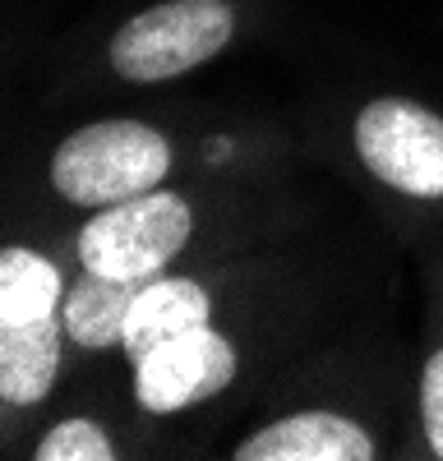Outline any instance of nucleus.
<instances>
[{
  "instance_id": "4",
  "label": "nucleus",
  "mask_w": 443,
  "mask_h": 461,
  "mask_svg": "<svg viewBox=\"0 0 443 461\" xmlns=\"http://www.w3.org/2000/svg\"><path fill=\"white\" fill-rule=\"evenodd\" d=\"M356 152L384 185L402 189L411 199L443 194V121L434 111L379 97L356 115Z\"/></svg>"
},
{
  "instance_id": "2",
  "label": "nucleus",
  "mask_w": 443,
  "mask_h": 461,
  "mask_svg": "<svg viewBox=\"0 0 443 461\" xmlns=\"http://www.w3.org/2000/svg\"><path fill=\"white\" fill-rule=\"evenodd\" d=\"M236 32L227 0H162L111 37V69L130 84H167L212 60Z\"/></svg>"
},
{
  "instance_id": "12",
  "label": "nucleus",
  "mask_w": 443,
  "mask_h": 461,
  "mask_svg": "<svg viewBox=\"0 0 443 461\" xmlns=\"http://www.w3.org/2000/svg\"><path fill=\"white\" fill-rule=\"evenodd\" d=\"M420 420H425V438L443 456V351L429 356L425 378H420Z\"/></svg>"
},
{
  "instance_id": "5",
  "label": "nucleus",
  "mask_w": 443,
  "mask_h": 461,
  "mask_svg": "<svg viewBox=\"0 0 443 461\" xmlns=\"http://www.w3.org/2000/svg\"><path fill=\"white\" fill-rule=\"evenodd\" d=\"M231 378H236V346L203 323L180 337H167L134 365V397L143 411L171 415L217 397Z\"/></svg>"
},
{
  "instance_id": "7",
  "label": "nucleus",
  "mask_w": 443,
  "mask_h": 461,
  "mask_svg": "<svg viewBox=\"0 0 443 461\" xmlns=\"http://www.w3.org/2000/svg\"><path fill=\"white\" fill-rule=\"evenodd\" d=\"M208 323V291L190 277H148L143 291L130 304V319H125V356L139 365L153 346H162L167 337H180L190 328Z\"/></svg>"
},
{
  "instance_id": "9",
  "label": "nucleus",
  "mask_w": 443,
  "mask_h": 461,
  "mask_svg": "<svg viewBox=\"0 0 443 461\" xmlns=\"http://www.w3.org/2000/svg\"><path fill=\"white\" fill-rule=\"evenodd\" d=\"M143 291V282H125V277H106L84 267V277L69 286V295L60 300V323L69 332V341L102 351V346H121L125 337V319L130 304Z\"/></svg>"
},
{
  "instance_id": "8",
  "label": "nucleus",
  "mask_w": 443,
  "mask_h": 461,
  "mask_svg": "<svg viewBox=\"0 0 443 461\" xmlns=\"http://www.w3.org/2000/svg\"><path fill=\"white\" fill-rule=\"evenodd\" d=\"M60 319H23L5 323L0 319V397L10 406H37L60 369Z\"/></svg>"
},
{
  "instance_id": "10",
  "label": "nucleus",
  "mask_w": 443,
  "mask_h": 461,
  "mask_svg": "<svg viewBox=\"0 0 443 461\" xmlns=\"http://www.w3.org/2000/svg\"><path fill=\"white\" fill-rule=\"evenodd\" d=\"M60 300L65 291H60V273L51 258L19 249V245L0 249V319L5 323L42 319V314H56Z\"/></svg>"
},
{
  "instance_id": "11",
  "label": "nucleus",
  "mask_w": 443,
  "mask_h": 461,
  "mask_svg": "<svg viewBox=\"0 0 443 461\" xmlns=\"http://www.w3.org/2000/svg\"><path fill=\"white\" fill-rule=\"evenodd\" d=\"M32 456L37 461H111L116 447H111L106 429L93 425V420H65V425H56L42 443H37Z\"/></svg>"
},
{
  "instance_id": "1",
  "label": "nucleus",
  "mask_w": 443,
  "mask_h": 461,
  "mask_svg": "<svg viewBox=\"0 0 443 461\" xmlns=\"http://www.w3.org/2000/svg\"><path fill=\"white\" fill-rule=\"evenodd\" d=\"M171 171V143L143 121H97L74 130L51 158L56 194L79 208H111L158 189Z\"/></svg>"
},
{
  "instance_id": "6",
  "label": "nucleus",
  "mask_w": 443,
  "mask_h": 461,
  "mask_svg": "<svg viewBox=\"0 0 443 461\" xmlns=\"http://www.w3.org/2000/svg\"><path fill=\"white\" fill-rule=\"evenodd\" d=\"M240 461H369L375 438L347 415L332 411H301L286 415L277 425L249 434L236 447Z\"/></svg>"
},
{
  "instance_id": "3",
  "label": "nucleus",
  "mask_w": 443,
  "mask_h": 461,
  "mask_svg": "<svg viewBox=\"0 0 443 461\" xmlns=\"http://www.w3.org/2000/svg\"><path fill=\"white\" fill-rule=\"evenodd\" d=\"M190 230H194L190 203L180 194L148 189V194L97 208V217L79 230V258L93 273L148 282L190 245Z\"/></svg>"
}]
</instances>
